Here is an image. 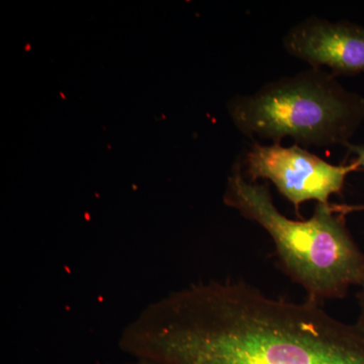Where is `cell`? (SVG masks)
I'll return each mask as SVG.
<instances>
[{
  "label": "cell",
  "instance_id": "obj_1",
  "mask_svg": "<svg viewBox=\"0 0 364 364\" xmlns=\"http://www.w3.org/2000/svg\"><path fill=\"white\" fill-rule=\"evenodd\" d=\"M119 348L157 364H364V327L242 280L191 284L145 306Z\"/></svg>",
  "mask_w": 364,
  "mask_h": 364
},
{
  "label": "cell",
  "instance_id": "obj_2",
  "mask_svg": "<svg viewBox=\"0 0 364 364\" xmlns=\"http://www.w3.org/2000/svg\"><path fill=\"white\" fill-rule=\"evenodd\" d=\"M224 203L269 235L282 269L303 287L306 299L321 305L363 286L364 252L346 215L331 203H317L308 220L289 219L274 205L268 184L249 181L240 163L228 178Z\"/></svg>",
  "mask_w": 364,
  "mask_h": 364
},
{
  "label": "cell",
  "instance_id": "obj_3",
  "mask_svg": "<svg viewBox=\"0 0 364 364\" xmlns=\"http://www.w3.org/2000/svg\"><path fill=\"white\" fill-rule=\"evenodd\" d=\"M228 112L249 138L273 144L291 138L304 147H344L364 123V97L347 90L330 72L311 67L237 95Z\"/></svg>",
  "mask_w": 364,
  "mask_h": 364
},
{
  "label": "cell",
  "instance_id": "obj_4",
  "mask_svg": "<svg viewBox=\"0 0 364 364\" xmlns=\"http://www.w3.org/2000/svg\"><path fill=\"white\" fill-rule=\"evenodd\" d=\"M240 164L249 181L272 182L299 217L304 203H329L332 196L342 193L349 174L360 170L358 160L331 164L296 144L284 147L254 142Z\"/></svg>",
  "mask_w": 364,
  "mask_h": 364
},
{
  "label": "cell",
  "instance_id": "obj_5",
  "mask_svg": "<svg viewBox=\"0 0 364 364\" xmlns=\"http://www.w3.org/2000/svg\"><path fill=\"white\" fill-rule=\"evenodd\" d=\"M287 54L334 76L364 74V26L310 16L282 38Z\"/></svg>",
  "mask_w": 364,
  "mask_h": 364
},
{
  "label": "cell",
  "instance_id": "obj_6",
  "mask_svg": "<svg viewBox=\"0 0 364 364\" xmlns=\"http://www.w3.org/2000/svg\"><path fill=\"white\" fill-rule=\"evenodd\" d=\"M350 154H353L355 158L354 159L358 160L360 169L364 170V144L361 145H356V144L348 143L344 146Z\"/></svg>",
  "mask_w": 364,
  "mask_h": 364
},
{
  "label": "cell",
  "instance_id": "obj_7",
  "mask_svg": "<svg viewBox=\"0 0 364 364\" xmlns=\"http://www.w3.org/2000/svg\"><path fill=\"white\" fill-rule=\"evenodd\" d=\"M358 304V318L356 322L364 327V284L359 287L358 293L356 294Z\"/></svg>",
  "mask_w": 364,
  "mask_h": 364
},
{
  "label": "cell",
  "instance_id": "obj_8",
  "mask_svg": "<svg viewBox=\"0 0 364 364\" xmlns=\"http://www.w3.org/2000/svg\"><path fill=\"white\" fill-rule=\"evenodd\" d=\"M332 208L336 212L341 213L342 215H347L355 210H364V205H336L331 203Z\"/></svg>",
  "mask_w": 364,
  "mask_h": 364
},
{
  "label": "cell",
  "instance_id": "obj_9",
  "mask_svg": "<svg viewBox=\"0 0 364 364\" xmlns=\"http://www.w3.org/2000/svg\"><path fill=\"white\" fill-rule=\"evenodd\" d=\"M135 359V358H134ZM123 364H157L154 363H151V361L143 360V359H135V360L132 361V363H123Z\"/></svg>",
  "mask_w": 364,
  "mask_h": 364
}]
</instances>
